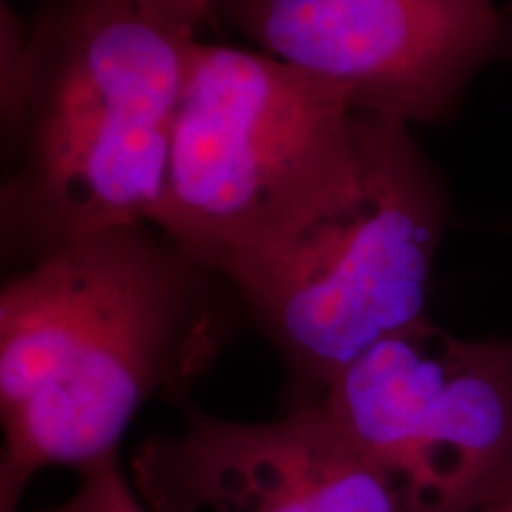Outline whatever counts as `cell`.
I'll return each instance as SVG.
<instances>
[{
	"mask_svg": "<svg viewBox=\"0 0 512 512\" xmlns=\"http://www.w3.org/2000/svg\"><path fill=\"white\" fill-rule=\"evenodd\" d=\"M247 316L221 273L150 223L83 235L0 290V512L48 467L119 456L150 401L185 396Z\"/></svg>",
	"mask_w": 512,
	"mask_h": 512,
	"instance_id": "1",
	"label": "cell"
},
{
	"mask_svg": "<svg viewBox=\"0 0 512 512\" xmlns=\"http://www.w3.org/2000/svg\"><path fill=\"white\" fill-rule=\"evenodd\" d=\"M197 36L147 0L0 15V249L12 271L83 235L150 223Z\"/></svg>",
	"mask_w": 512,
	"mask_h": 512,
	"instance_id": "2",
	"label": "cell"
},
{
	"mask_svg": "<svg viewBox=\"0 0 512 512\" xmlns=\"http://www.w3.org/2000/svg\"><path fill=\"white\" fill-rule=\"evenodd\" d=\"M446 188L403 121L358 112L351 183L228 275L285 368V408L318 406L370 347L427 318Z\"/></svg>",
	"mask_w": 512,
	"mask_h": 512,
	"instance_id": "3",
	"label": "cell"
},
{
	"mask_svg": "<svg viewBox=\"0 0 512 512\" xmlns=\"http://www.w3.org/2000/svg\"><path fill=\"white\" fill-rule=\"evenodd\" d=\"M358 166V112L266 53L195 43L150 226L228 278L328 207Z\"/></svg>",
	"mask_w": 512,
	"mask_h": 512,
	"instance_id": "4",
	"label": "cell"
},
{
	"mask_svg": "<svg viewBox=\"0 0 512 512\" xmlns=\"http://www.w3.org/2000/svg\"><path fill=\"white\" fill-rule=\"evenodd\" d=\"M320 406L403 512H472L512 484V337L422 318L351 363Z\"/></svg>",
	"mask_w": 512,
	"mask_h": 512,
	"instance_id": "5",
	"label": "cell"
},
{
	"mask_svg": "<svg viewBox=\"0 0 512 512\" xmlns=\"http://www.w3.org/2000/svg\"><path fill=\"white\" fill-rule=\"evenodd\" d=\"M228 15L356 112L408 126L446 119L486 64L512 53L494 0H228Z\"/></svg>",
	"mask_w": 512,
	"mask_h": 512,
	"instance_id": "6",
	"label": "cell"
},
{
	"mask_svg": "<svg viewBox=\"0 0 512 512\" xmlns=\"http://www.w3.org/2000/svg\"><path fill=\"white\" fill-rule=\"evenodd\" d=\"M181 411V430L150 437L131 460V484L150 512H403L320 403L264 422L188 401Z\"/></svg>",
	"mask_w": 512,
	"mask_h": 512,
	"instance_id": "7",
	"label": "cell"
},
{
	"mask_svg": "<svg viewBox=\"0 0 512 512\" xmlns=\"http://www.w3.org/2000/svg\"><path fill=\"white\" fill-rule=\"evenodd\" d=\"M43 512H150L121 470L119 456L105 458L79 472L74 494Z\"/></svg>",
	"mask_w": 512,
	"mask_h": 512,
	"instance_id": "8",
	"label": "cell"
},
{
	"mask_svg": "<svg viewBox=\"0 0 512 512\" xmlns=\"http://www.w3.org/2000/svg\"><path fill=\"white\" fill-rule=\"evenodd\" d=\"M157 15H162L166 22L174 27L188 31V34L197 36V29L214 12V0H147Z\"/></svg>",
	"mask_w": 512,
	"mask_h": 512,
	"instance_id": "9",
	"label": "cell"
},
{
	"mask_svg": "<svg viewBox=\"0 0 512 512\" xmlns=\"http://www.w3.org/2000/svg\"><path fill=\"white\" fill-rule=\"evenodd\" d=\"M472 512H512V484L505 486L501 494L486 501L484 505H479L477 510Z\"/></svg>",
	"mask_w": 512,
	"mask_h": 512,
	"instance_id": "10",
	"label": "cell"
}]
</instances>
